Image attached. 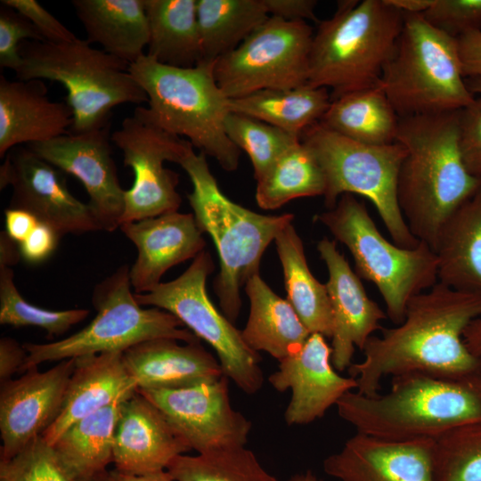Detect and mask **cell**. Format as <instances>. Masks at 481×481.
<instances>
[{
  "mask_svg": "<svg viewBox=\"0 0 481 481\" xmlns=\"http://www.w3.org/2000/svg\"><path fill=\"white\" fill-rule=\"evenodd\" d=\"M432 461L434 481H481V421L435 439Z\"/></svg>",
  "mask_w": 481,
  "mask_h": 481,
  "instance_id": "cell-38",
  "label": "cell"
},
{
  "mask_svg": "<svg viewBox=\"0 0 481 481\" xmlns=\"http://www.w3.org/2000/svg\"><path fill=\"white\" fill-rule=\"evenodd\" d=\"M456 39L464 77H481V30L467 32Z\"/></svg>",
  "mask_w": 481,
  "mask_h": 481,
  "instance_id": "cell-48",
  "label": "cell"
},
{
  "mask_svg": "<svg viewBox=\"0 0 481 481\" xmlns=\"http://www.w3.org/2000/svg\"><path fill=\"white\" fill-rule=\"evenodd\" d=\"M245 292L250 302L249 316L241 330L247 345L279 362L298 351L311 333L289 302L275 294L259 273L247 281Z\"/></svg>",
  "mask_w": 481,
  "mask_h": 481,
  "instance_id": "cell-29",
  "label": "cell"
},
{
  "mask_svg": "<svg viewBox=\"0 0 481 481\" xmlns=\"http://www.w3.org/2000/svg\"><path fill=\"white\" fill-rule=\"evenodd\" d=\"M282 266L287 300L312 333L331 338L332 309L326 283L311 273L301 238L292 223L286 224L274 239Z\"/></svg>",
  "mask_w": 481,
  "mask_h": 481,
  "instance_id": "cell-31",
  "label": "cell"
},
{
  "mask_svg": "<svg viewBox=\"0 0 481 481\" xmlns=\"http://www.w3.org/2000/svg\"><path fill=\"white\" fill-rule=\"evenodd\" d=\"M434 440L391 441L357 433L322 462L339 481H434Z\"/></svg>",
  "mask_w": 481,
  "mask_h": 481,
  "instance_id": "cell-21",
  "label": "cell"
},
{
  "mask_svg": "<svg viewBox=\"0 0 481 481\" xmlns=\"http://www.w3.org/2000/svg\"><path fill=\"white\" fill-rule=\"evenodd\" d=\"M1 4L17 11L28 19L44 41L61 43L77 37L36 0H2Z\"/></svg>",
  "mask_w": 481,
  "mask_h": 481,
  "instance_id": "cell-44",
  "label": "cell"
},
{
  "mask_svg": "<svg viewBox=\"0 0 481 481\" xmlns=\"http://www.w3.org/2000/svg\"><path fill=\"white\" fill-rule=\"evenodd\" d=\"M301 142L314 154L325 178L324 205L332 208L343 194L369 200L392 241L414 248L420 241L410 231L397 200V182L405 147L399 142L367 144L343 136L320 122L308 127Z\"/></svg>",
  "mask_w": 481,
  "mask_h": 481,
  "instance_id": "cell-10",
  "label": "cell"
},
{
  "mask_svg": "<svg viewBox=\"0 0 481 481\" xmlns=\"http://www.w3.org/2000/svg\"><path fill=\"white\" fill-rule=\"evenodd\" d=\"M0 481H78L42 436L16 456L0 461Z\"/></svg>",
  "mask_w": 481,
  "mask_h": 481,
  "instance_id": "cell-41",
  "label": "cell"
},
{
  "mask_svg": "<svg viewBox=\"0 0 481 481\" xmlns=\"http://www.w3.org/2000/svg\"><path fill=\"white\" fill-rule=\"evenodd\" d=\"M27 351L23 345L12 338L0 339V382L12 379L13 374L21 371L27 358Z\"/></svg>",
  "mask_w": 481,
  "mask_h": 481,
  "instance_id": "cell-49",
  "label": "cell"
},
{
  "mask_svg": "<svg viewBox=\"0 0 481 481\" xmlns=\"http://www.w3.org/2000/svg\"><path fill=\"white\" fill-rule=\"evenodd\" d=\"M422 15L433 27L453 38L481 30V0H434Z\"/></svg>",
  "mask_w": 481,
  "mask_h": 481,
  "instance_id": "cell-42",
  "label": "cell"
},
{
  "mask_svg": "<svg viewBox=\"0 0 481 481\" xmlns=\"http://www.w3.org/2000/svg\"><path fill=\"white\" fill-rule=\"evenodd\" d=\"M336 240L350 251L356 274L378 289L387 318L395 325L405 316L410 300L437 281V258L426 243L399 247L379 231L365 204L353 194L315 216Z\"/></svg>",
  "mask_w": 481,
  "mask_h": 481,
  "instance_id": "cell-9",
  "label": "cell"
},
{
  "mask_svg": "<svg viewBox=\"0 0 481 481\" xmlns=\"http://www.w3.org/2000/svg\"><path fill=\"white\" fill-rule=\"evenodd\" d=\"M61 236L49 225L39 222L33 232L20 243L21 257L29 264H39L54 252Z\"/></svg>",
  "mask_w": 481,
  "mask_h": 481,
  "instance_id": "cell-46",
  "label": "cell"
},
{
  "mask_svg": "<svg viewBox=\"0 0 481 481\" xmlns=\"http://www.w3.org/2000/svg\"><path fill=\"white\" fill-rule=\"evenodd\" d=\"M463 340L474 355L481 357V317L474 320L466 328Z\"/></svg>",
  "mask_w": 481,
  "mask_h": 481,
  "instance_id": "cell-52",
  "label": "cell"
},
{
  "mask_svg": "<svg viewBox=\"0 0 481 481\" xmlns=\"http://www.w3.org/2000/svg\"><path fill=\"white\" fill-rule=\"evenodd\" d=\"M325 178L311 151L301 140L285 151L257 181L256 200L264 209L291 200L323 196Z\"/></svg>",
  "mask_w": 481,
  "mask_h": 481,
  "instance_id": "cell-36",
  "label": "cell"
},
{
  "mask_svg": "<svg viewBox=\"0 0 481 481\" xmlns=\"http://www.w3.org/2000/svg\"><path fill=\"white\" fill-rule=\"evenodd\" d=\"M166 470L174 481H279L245 446L181 454Z\"/></svg>",
  "mask_w": 481,
  "mask_h": 481,
  "instance_id": "cell-37",
  "label": "cell"
},
{
  "mask_svg": "<svg viewBox=\"0 0 481 481\" xmlns=\"http://www.w3.org/2000/svg\"><path fill=\"white\" fill-rule=\"evenodd\" d=\"M0 9V67L17 70L21 65L22 42L44 41L35 26L17 11L2 5Z\"/></svg>",
  "mask_w": 481,
  "mask_h": 481,
  "instance_id": "cell-43",
  "label": "cell"
},
{
  "mask_svg": "<svg viewBox=\"0 0 481 481\" xmlns=\"http://www.w3.org/2000/svg\"><path fill=\"white\" fill-rule=\"evenodd\" d=\"M215 265L208 251L203 250L176 279L160 282L146 293H135L140 306H152L174 314L200 339L216 351L224 375L247 394L263 386L261 358L244 341L235 328L209 299L206 281Z\"/></svg>",
  "mask_w": 481,
  "mask_h": 481,
  "instance_id": "cell-12",
  "label": "cell"
},
{
  "mask_svg": "<svg viewBox=\"0 0 481 481\" xmlns=\"http://www.w3.org/2000/svg\"><path fill=\"white\" fill-rule=\"evenodd\" d=\"M286 481H323L322 478L318 477L314 472L311 470H306L303 473H298L291 476L288 480Z\"/></svg>",
  "mask_w": 481,
  "mask_h": 481,
  "instance_id": "cell-55",
  "label": "cell"
},
{
  "mask_svg": "<svg viewBox=\"0 0 481 481\" xmlns=\"http://www.w3.org/2000/svg\"><path fill=\"white\" fill-rule=\"evenodd\" d=\"M38 223L37 218L28 211L10 208L4 210L5 232L18 244L33 232Z\"/></svg>",
  "mask_w": 481,
  "mask_h": 481,
  "instance_id": "cell-50",
  "label": "cell"
},
{
  "mask_svg": "<svg viewBox=\"0 0 481 481\" xmlns=\"http://www.w3.org/2000/svg\"><path fill=\"white\" fill-rule=\"evenodd\" d=\"M331 102L329 90L308 84L290 89H265L230 99L231 112L274 126L300 139L320 122Z\"/></svg>",
  "mask_w": 481,
  "mask_h": 481,
  "instance_id": "cell-32",
  "label": "cell"
},
{
  "mask_svg": "<svg viewBox=\"0 0 481 481\" xmlns=\"http://www.w3.org/2000/svg\"><path fill=\"white\" fill-rule=\"evenodd\" d=\"M129 270L128 265H122L94 287L92 303L96 315L84 329L58 341L25 343L28 355L21 371L45 362L124 352L156 338L199 342L200 338L174 314L158 307L143 308L138 304L131 290Z\"/></svg>",
  "mask_w": 481,
  "mask_h": 481,
  "instance_id": "cell-11",
  "label": "cell"
},
{
  "mask_svg": "<svg viewBox=\"0 0 481 481\" xmlns=\"http://www.w3.org/2000/svg\"><path fill=\"white\" fill-rule=\"evenodd\" d=\"M336 406L357 433L391 441L435 440L455 427L481 421V375L463 379L396 375L388 392L349 391Z\"/></svg>",
  "mask_w": 481,
  "mask_h": 481,
  "instance_id": "cell-3",
  "label": "cell"
},
{
  "mask_svg": "<svg viewBox=\"0 0 481 481\" xmlns=\"http://www.w3.org/2000/svg\"><path fill=\"white\" fill-rule=\"evenodd\" d=\"M206 156L192 149L179 165L192 183L187 199L196 223L216 245L220 271L214 289L223 314L233 323L241 308L240 288L259 273L265 249L294 216L262 215L232 201L220 190Z\"/></svg>",
  "mask_w": 481,
  "mask_h": 481,
  "instance_id": "cell-5",
  "label": "cell"
},
{
  "mask_svg": "<svg viewBox=\"0 0 481 481\" xmlns=\"http://www.w3.org/2000/svg\"><path fill=\"white\" fill-rule=\"evenodd\" d=\"M268 380L278 392L291 389L284 413L288 425L322 418L346 393L357 388L355 379L338 373L331 363V347L319 333H312L298 351L280 361Z\"/></svg>",
  "mask_w": 481,
  "mask_h": 481,
  "instance_id": "cell-19",
  "label": "cell"
},
{
  "mask_svg": "<svg viewBox=\"0 0 481 481\" xmlns=\"http://www.w3.org/2000/svg\"><path fill=\"white\" fill-rule=\"evenodd\" d=\"M466 82L473 94L481 95V77H470Z\"/></svg>",
  "mask_w": 481,
  "mask_h": 481,
  "instance_id": "cell-56",
  "label": "cell"
},
{
  "mask_svg": "<svg viewBox=\"0 0 481 481\" xmlns=\"http://www.w3.org/2000/svg\"><path fill=\"white\" fill-rule=\"evenodd\" d=\"M11 267L0 265V323L15 328L37 327L48 337L64 334L89 314L87 309L49 310L37 306L20 294Z\"/></svg>",
  "mask_w": 481,
  "mask_h": 481,
  "instance_id": "cell-39",
  "label": "cell"
},
{
  "mask_svg": "<svg viewBox=\"0 0 481 481\" xmlns=\"http://www.w3.org/2000/svg\"><path fill=\"white\" fill-rule=\"evenodd\" d=\"M110 125L83 133H68L27 146L38 157L84 185L88 204L102 228H119L125 209V191L119 183L110 144Z\"/></svg>",
  "mask_w": 481,
  "mask_h": 481,
  "instance_id": "cell-17",
  "label": "cell"
},
{
  "mask_svg": "<svg viewBox=\"0 0 481 481\" xmlns=\"http://www.w3.org/2000/svg\"><path fill=\"white\" fill-rule=\"evenodd\" d=\"M316 248L329 273L326 286L333 316L331 363L343 371L353 363L355 347L363 351L373 333L383 329L381 321L387 316L368 297L361 278L338 250L336 240L323 238Z\"/></svg>",
  "mask_w": 481,
  "mask_h": 481,
  "instance_id": "cell-20",
  "label": "cell"
},
{
  "mask_svg": "<svg viewBox=\"0 0 481 481\" xmlns=\"http://www.w3.org/2000/svg\"><path fill=\"white\" fill-rule=\"evenodd\" d=\"M144 7L148 56L177 68H193L203 61L197 0H144Z\"/></svg>",
  "mask_w": 481,
  "mask_h": 481,
  "instance_id": "cell-30",
  "label": "cell"
},
{
  "mask_svg": "<svg viewBox=\"0 0 481 481\" xmlns=\"http://www.w3.org/2000/svg\"><path fill=\"white\" fill-rule=\"evenodd\" d=\"M479 317L480 294L437 281L410 300L400 324L368 339L363 359L347 369L357 382L356 391L374 395L383 378L412 372L452 379L480 376L481 357L463 340L466 328Z\"/></svg>",
  "mask_w": 481,
  "mask_h": 481,
  "instance_id": "cell-1",
  "label": "cell"
},
{
  "mask_svg": "<svg viewBox=\"0 0 481 481\" xmlns=\"http://www.w3.org/2000/svg\"><path fill=\"white\" fill-rule=\"evenodd\" d=\"M269 17L264 0H197L203 61L234 50Z\"/></svg>",
  "mask_w": 481,
  "mask_h": 481,
  "instance_id": "cell-35",
  "label": "cell"
},
{
  "mask_svg": "<svg viewBox=\"0 0 481 481\" xmlns=\"http://www.w3.org/2000/svg\"><path fill=\"white\" fill-rule=\"evenodd\" d=\"M110 140L135 176L132 186L125 191L120 225L177 211L182 202L177 192L179 176L165 162L179 165L193 145L150 122L137 108L122 120Z\"/></svg>",
  "mask_w": 481,
  "mask_h": 481,
  "instance_id": "cell-14",
  "label": "cell"
},
{
  "mask_svg": "<svg viewBox=\"0 0 481 481\" xmlns=\"http://www.w3.org/2000/svg\"><path fill=\"white\" fill-rule=\"evenodd\" d=\"M434 251L439 282L481 295V186L444 223Z\"/></svg>",
  "mask_w": 481,
  "mask_h": 481,
  "instance_id": "cell-27",
  "label": "cell"
},
{
  "mask_svg": "<svg viewBox=\"0 0 481 481\" xmlns=\"http://www.w3.org/2000/svg\"><path fill=\"white\" fill-rule=\"evenodd\" d=\"M82 481H110L109 471H105L102 474H99L95 477H93L91 478L82 480Z\"/></svg>",
  "mask_w": 481,
  "mask_h": 481,
  "instance_id": "cell-57",
  "label": "cell"
},
{
  "mask_svg": "<svg viewBox=\"0 0 481 481\" xmlns=\"http://www.w3.org/2000/svg\"><path fill=\"white\" fill-rule=\"evenodd\" d=\"M396 141L406 149L397 200L412 233L435 250L447 219L481 186L461 148V110L400 118Z\"/></svg>",
  "mask_w": 481,
  "mask_h": 481,
  "instance_id": "cell-2",
  "label": "cell"
},
{
  "mask_svg": "<svg viewBox=\"0 0 481 481\" xmlns=\"http://www.w3.org/2000/svg\"><path fill=\"white\" fill-rule=\"evenodd\" d=\"M65 174L28 146H17L0 167V189L12 188L10 208L28 211L61 237L103 230L88 203L69 191Z\"/></svg>",
  "mask_w": 481,
  "mask_h": 481,
  "instance_id": "cell-15",
  "label": "cell"
},
{
  "mask_svg": "<svg viewBox=\"0 0 481 481\" xmlns=\"http://www.w3.org/2000/svg\"><path fill=\"white\" fill-rule=\"evenodd\" d=\"M214 64L202 61L193 68H177L145 53L129 65L128 71L148 97V107H136L146 119L185 137L223 169L233 171L240 150L225 131L230 99L216 80Z\"/></svg>",
  "mask_w": 481,
  "mask_h": 481,
  "instance_id": "cell-4",
  "label": "cell"
},
{
  "mask_svg": "<svg viewBox=\"0 0 481 481\" xmlns=\"http://www.w3.org/2000/svg\"><path fill=\"white\" fill-rule=\"evenodd\" d=\"M225 131L230 140L249 155L256 181L285 151L300 141L274 126L235 112L227 116Z\"/></svg>",
  "mask_w": 481,
  "mask_h": 481,
  "instance_id": "cell-40",
  "label": "cell"
},
{
  "mask_svg": "<svg viewBox=\"0 0 481 481\" xmlns=\"http://www.w3.org/2000/svg\"><path fill=\"white\" fill-rule=\"evenodd\" d=\"M313 37L306 21L270 16L238 47L215 61L216 80L229 99L306 85Z\"/></svg>",
  "mask_w": 481,
  "mask_h": 481,
  "instance_id": "cell-13",
  "label": "cell"
},
{
  "mask_svg": "<svg viewBox=\"0 0 481 481\" xmlns=\"http://www.w3.org/2000/svg\"><path fill=\"white\" fill-rule=\"evenodd\" d=\"M122 357L137 389L188 387L224 376L219 361L200 341L151 339L129 347Z\"/></svg>",
  "mask_w": 481,
  "mask_h": 481,
  "instance_id": "cell-25",
  "label": "cell"
},
{
  "mask_svg": "<svg viewBox=\"0 0 481 481\" xmlns=\"http://www.w3.org/2000/svg\"><path fill=\"white\" fill-rule=\"evenodd\" d=\"M461 148L469 172L481 178V98L461 110Z\"/></svg>",
  "mask_w": 481,
  "mask_h": 481,
  "instance_id": "cell-45",
  "label": "cell"
},
{
  "mask_svg": "<svg viewBox=\"0 0 481 481\" xmlns=\"http://www.w3.org/2000/svg\"><path fill=\"white\" fill-rule=\"evenodd\" d=\"M19 244L12 240L5 231L0 233V265L11 267L20 257Z\"/></svg>",
  "mask_w": 481,
  "mask_h": 481,
  "instance_id": "cell-51",
  "label": "cell"
},
{
  "mask_svg": "<svg viewBox=\"0 0 481 481\" xmlns=\"http://www.w3.org/2000/svg\"><path fill=\"white\" fill-rule=\"evenodd\" d=\"M122 353H102L76 358L61 409L55 420L42 434L49 444H54L74 423L136 391V383L125 367Z\"/></svg>",
  "mask_w": 481,
  "mask_h": 481,
  "instance_id": "cell-26",
  "label": "cell"
},
{
  "mask_svg": "<svg viewBox=\"0 0 481 481\" xmlns=\"http://www.w3.org/2000/svg\"><path fill=\"white\" fill-rule=\"evenodd\" d=\"M228 378L188 387L136 389L155 404L198 453L245 446L251 422L233 409Z\"/></svg>",
  "mask_w": 481,
  "mask_h": 481,
  "instance_id": "cell-16",
  "label": "cell"
},
{
  "mask_svg": "<svg viewBox=\"0 0 481 481\" xmlns=\"http://www.w3.org/2000/svg\"><path fill=\"white\" fill-rule=\"evenodd\" d=\"M86 39L69 42L24 41L20 46L19 80H49L61 84L73 114L71 133L108 125L111 110L121 104H142L148 97L128 71L129 64Z\"/></svg>",
  "mask_w": 481,
  "mask_h": 481,
  "instance_id": "cell-7",
  "label": "cell"
},
{
  "mask_svg": "<svg viewBox=\"0 0 481 481\" xmlns=\"http://www.w3.org/2000/svg\"><path fill=\"white\" fill-rule=\"evenodd\" d=\"M399 118L461 110L474 101L457 39L420 14H404L395 50L380 81Z\"/></svg>",
  "mask_w": 481,
  "mask_h": 481,
  "instance_id": "cell-8",
  "label": "cell"
},
{
  "mask_svg": "<svg viewBox=\"0 0 481 481\" xmlns=\"http://www.w3.org/2000/svg\"><path fill=\"white\" fill-rule=\"evenodd\" d=\"M75 362L76 358L62 360L45 371L34 366L1 384V461L16 456L55 420Z\"/></svg>",
  "mask_w": 481,
  "mask_h": 481,
  "instance_id": "cell-18",
  "label": "cell"
},
{
  "mask_svg": "<svg viewBox=\"0 0 481 481\" xmlns=\"http://www.w3.org/2000/svg\"><path fill=\"white\" fill-rule=\"evenodd\" d=\"M270 16L289 21L311 20L319 22L314 9L315 0H264Z\"/></svg>",
  "mask_w": 481,
  "mask_h": 481,
  "instance_id": "cell-47",
  "label": "cell"
},
{
  "mask_svg": "<svg viewBox=\"0 0 481 481\" xmlns=\"http://www.w3.org/2000/svg\"><path fill=\"white\" fill-rule=\"evenodd\" d=\"M119 228L137 249L129 270L135 293L151 291L168 269L194 259L206 246L203 232L192 213L174 211L126 223Z\"/></svg>",
  "mask_w": 481,
  "mask_h": 481,
  "instance_id": "cell-23",
  "label": "cell"
},
{
  "mask_svg": "<svg viewBox=\"0 0 481 481\" xmlns=\"http://www.w3.org/2000/svg\"><path fill=\"white\" fill-rule=\"evenodd\" d=\"M128 397L120 398L74 423L53 444L78 481L107 471L108 465L113 462L120 404Z\"/></svg>",
  "mask_w": 481,
  "mask_h": 481,
  "instance_id": "cell-34",
  "label": "cell"
},
{
  "mask_svg": "<svg viewBox=\"0 0 481 481\" xmlns=\"http://www.w3.org/2000/svg\"><path fill=\"white\" fill-rule=\"evenodd\" d=\"M110 481H174L167 470L142 476L126 475L117 470L109 471Z\"/></svg>",
  "mask_w": 481,
  "mask_h": 481,
  "instance_id": "cell-54",
  "label": "cell"
},
{
  "mask_svg": "<svg viewBox=\"0 0 481 481\" xmlns=\"http://www.w3.org/2000/svg\"><path fill=\"white\" fill-rule=\"evenodd\" d=\"M388 4L404 14H420L426 12L434 0H386Z\"/></svg>",
  "mask_w": 481,
  "mask_h": 481,
  "instance_id": "cell-53",
  "label": "cell"
},
{
  "mask_svg": "<svg viewBox=\"0 0 481 481\" xmlns=\"http://www.w3.org/2000/svg\"><path fill=\"white\" fill-rule=\"evenodd\" d=\"M45 81L0 76V157L23 143L69 133L73 114L67 102L52 101Z\"/></svg>",
  "mask_w": 481,
  "mask_h": 481,
  "instance_id": "cell-24",
  "label": "cell"
},
{
  "mask_svg": "<svg viewBox=\"0 0 481 481\" xmlns=\"http://www.w3.org/2000/svg\"><path fill=\"white\" fill-rule=\"evenodd\" d=\"M192 449L162 412L137 390L120 404L113 464L118 472L142 476L166 470Z\"/></svg>",
  "mask_w": 481,
  "mask_h": 481,
  "instance_id": "cell-22",
  "label": "cell"
},
{
  "mask_svg": "<svg viewBox=\"0 0 481 481\" xmlns=\"http://www.w3.org/2000/svg\"><path fill=\"white\" fill-rule=\"evenodd\" d=\"M314 34L307 84L331 100L378 85L399 39L404 13L386 0L339 1Z\"/></svg>",
  "mask_w": 481,
  "mask_h": 481,
  "instance_id": "cell-6",
  "label": "cell"
},
{
  "mask_svg": "<svg viewBox=\"0 0 481 481\" xmlns=\"http://www.w3.org/2000/svg\"><path fill=\"white\" fill-rule=\"evenodd\" d=\"M86 40L129 65L144 53L149 23L144 0H73Z\"/></svg>",
  "mask_w": 481,
  "mask_h": 481,
  "instance_id": "cell-28",
  "label": "cell"
},
{
  "mask_svg": "<svg viewBox=\"0 0 481 481\" xmlns=\"http://www.w3.org/2000/svg\"><path fill=\"white\" fill-rule=\"evenodd\" d=\"M399 121L379 83L331 100L320 123L354 141L381 145L396 142Z\"/></svg>",
  "mask_w": 481,
  "mask_h": 481,
  "instance_id": "cell-33",
  "label": "cell"
}]
</instances>
